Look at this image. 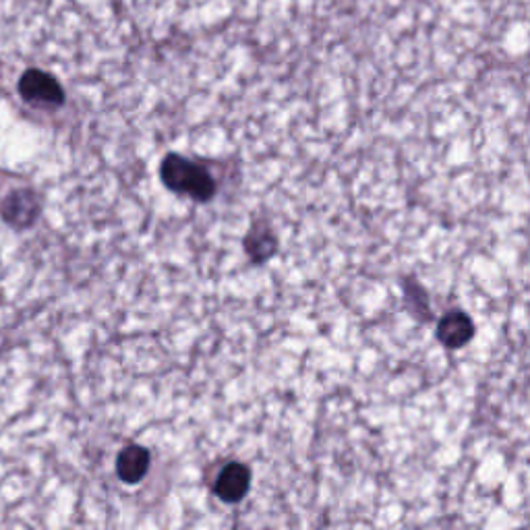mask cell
Listing matches in <instances>:
<instances>
[{
    "instance_id": "1",
    "label": "cell",
    "mask_w": 530,
    "mask_h": 530,
    "mask_svg": "<svg viewBox=\"0 0 530 530\" xmlns=\"http://www.w3.org/2000/svg\"><path fill=\"white\" fill-rule=\"evenodd\" d=\"M162 181L179 193H189L195 199H210L216 191L208 170L181 156H170L162 164Z\"/></svg>"
},
{
    "instance_id": "4",
    "label": "cell",
    "mask_w": 530,
    "mask_h": 530,
    "mask_svg": "<svg viewBox=\"0 0 530 530\" xmlns=\"http://www.w3.org/2000/svg\"><path fill=\"white\" fill-rule=\"evenodd\" d=\"M249 485H251L249 468L239 462H232L220 473L218 483H216V493L224 499V502L234 504L245 497V493L249 491Z\"/></svg>"
},
{
    "instance_id": "6",
    "label": "cell",
    "mask_w": 530,
    "mask_h": 530,
    "mask_svg": "<svg viewBox=\"0 0 530 530\" xmlns=\"http://www.w3.org/2000/svg\"><path fill=\"white\" fill-rule=\"evenodd\" d=\"M5 216H7V220H11L13 224H19V226L32 224L38 216L36 197L29 195V193L11 195L7 205H5Z\"/></svg>"
},
{
    "instance_id": "5",
    "label": "cell",
    "mask_w": 530,
    "mask_h": 530,
    "mask_svg": "<svg viewBox=\"0 0 530 530\" xmlns=\"http://www.w3.org/2000/svg\"><path fill=\"white\" fill-rule=\"evenodd\" d=\"M150 468V454L145 448L139 446H129L121 452L119 462H116V470H119V477L125 483H137Z\"/></svg>"
},
{
    "instance_id": "2",
    "label": "cell",
    "mask_w": 530,
    "mask_h": 530,
    "mask_svg": "<svg viewBox=\"0 0 530 530\" xmlns=\"http://www.w3.org/2000/svg\"><path fill=\"white\" fill-rule=\"evenodd\" d=\"M475 334H477V328H475L473 317L458 309L441 315L437 321V328H435V336L439 344L450 350L464 348L470 340L475 338Z\"/></svg>"
},
{
    "instance_id": "3",
    "label": "cell",
    "mask_w": 530,
    "mask_h": 530,
    "mask_svg": "<svg viewBox=\"0 0 530 530\" xmlns=\"http://www.w3.org/2000/svg\"><path fill=\"white\" fill-rule=\"evenodd\" d=\"M21 96L32 102V104H44V106H56L63 102V90L54 77L42 71H29L23 75L19 83Z\"/></svg>"
}]
</instances>
